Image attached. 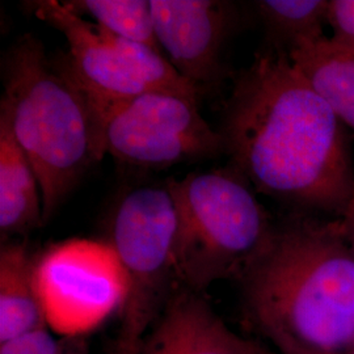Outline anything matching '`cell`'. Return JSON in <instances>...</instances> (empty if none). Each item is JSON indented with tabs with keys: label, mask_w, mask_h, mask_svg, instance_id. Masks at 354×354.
Instances as JSON below:
<instances>
[{
	"label": "cell",
	"mask_w": 354,
	"mask_h": 354,
	"mask_svg": "<svg viewBox=\"0 0 354 354\" xmlns=\"http://www.w3.org/2000/svg\"><path fill=\"white\" fill-rule=\"evenodd\" d=\"M64 3L114 36L162 51L155 35L151 0H70Z\"/></svg>",
	"instance_id": "15"
},
{
	"label": "cell",
	"mask_w": 354,
	"mask_h": 354,
	"mask_svg": "<svg viewBox=\"0 0 354 354\" xmlns=\"http://www.w3.org/2000/svg\"><path fill=\"white\" fill-rule=\"evenodd\" d=\"M292 66L354 130V53L330 37L304 42L289 53Z\"/></svg>",
	"instance_id": "13"
},
{
	"label": "cell",
	"mask_w": 354,
	"mask_h": 354,
	"mask_svg": "<svg viewBox=\"0 0 354 354\" xmlns=\"http://www.w3.org/2000/svg\"><path fill=\"white\" fill-rule=\"evenodd\" d=\"M105 152L137 167L165 168L225 152L198 109V97L152 91L99 113Z\"/></svg>",
	"instance_id": "8"
},
{
	"label": "cell",
	"mask_w": 354,
	"mask_h": 354,
	"mask_svg": "<svg viewBox=\"0 0 354 354\" xmlns=\"http://www.w3.org/2000/svg\"><path fill=\"white\" fill-rule=\"evenodd\" d=\"M232 169L266 196L342 214L354 174L342 121L291 64L266 48L239 76L221 130Z\"/></svg>",
	"instance_id": "1"
},
{
	"label": "cell",
	"mask_w": 354,
	"mask_h": 354,
	"mask_svg": "<svg viewBox=\"0 0 354 354\" xmlns=\"http://www.w3.org/2000/svg\"><path fill=\"white\" fill-rule=\"evenodd\" d=\"M248 317L281 354L354 348V254L340 219L292 218L241 277Z\"/></svg>",
	"instance_id": "2"
},
{
	"label": "cell",
	"mask_w": 354,
	"mask_h": 354,
	"mask_svg": "<svg viewBox=\"0 0 354 354\" xmlns=\"http://www.w3.org/2000/svg\"><path fill=\"white\" fill-rule=\"evenodd\" d=\"M38 19L64 35L70 74L88 95L97 117L102 109L152 91L200 97L201 91L184 79L162 51L114 36L73 11L64 1L32 3Z\"/></svg>",
	"instance_id": "6"
},
{
	"label": "cell",
	"mask_w": 354,
	"mask_h": 354,
	"mask_svg": "<svg viewBox=\"0 0 354 354\" xmlns=\"http://www.w3.org/2000/svg\"><path fill=\"white\" fill-rule=\"evenodd\" d=\"M0 354H68V352L53 337L49 329H41L24 337L0 344Z\"/></svg>",
	"instance_id": "17"
},
{
	"label": "cell",
	"mask_w": 354,
	"mask_h": 354,
	"mask_svg": "<svg viewBox=\"0 0 354 354\" xmlns=\"http://www.w3.org/2000/svg\"><path fill=\"white\" fill-rule=\"evenodd\" d=\"M46 327L64 337L99 328L127 301L124 266L108 241L74 238L49 245L35 261Z\"/></svg>",
	"instance_id": "7"
},
{
	"label": "cell",
	"mask_w": 354,
	"mask_h": 354,
	"mask_svg": "<svg viewBox=\"0 0 354 354\" xmlns=\"http://www.w3.org/2000/svg\"><path fill=\"white\" fill-rule=\"evenodd\" d=\"M340 222H342L345 239L348 241V244H349V247H351V250H352L354 254V192L349 203L345 207V210L342 212Z\"/></svg>",
	"instance_id": "18"
},
{
	"label": "cell",
	"mask_w": 354,
	"mask_h": 354,
	"mask_svg": "<svg viewBox=\"0 0 354 354\" xmlns=\"http://www.w3.org/2000/svg\"><path fill=\"white\" fill-rule=\"evenodd\" d=\"M177 210L181 285L203 292L221 279H241L270 241L274 226L248 181L232 168L167 181Z\"/></svg>",
	"instance_id": "4"
},
{
	"label": "cell",
	"mask_w": 354,
	"mask_h": 354,
	"mask_svg": "<svg viewBox=\"0 0 354 354\" xmlns=\"http://www.w3.org/2000/svg\"><path fill=\"white\" fill-rule=\"evenodd\" d=\"M160 50L177 73L203 92L223 74L221 54L234 26V7L218 0H151Z\"/></svg>",
	"instance_id": "9"
},
{
	"label": "cell",
	"mask_w": 354,
	"mask_h": 354,
	"mask_svg": "<svg viewBox=\"0 0 354 354\" xmlns=\"http://www.w3.org/2000/svg\"><path fill=\"white\" fill-rule=\"evenodd\" d=\"M140 354H272L234 332L203 292L181 286L145 342Z\"/></svg>",
	"instance_id": "10"
},
{
	"label": "cell",
	"mask_w": 354,
	"mask_h": 354,
	"mask_svg": "<svg viewBox=\"0 0 354 354\" xmlns=\"http://www.w3.org/2000/svg\"><path fill=\"white\" fill-rule=\"evenodd\" d=\"M3 83L0 117L35 168L46 223L106 153L100 120L64 58L51 61L33 35L6 53Z\"/></svg>",
	"instance_id": "3"
},
{
	"label": "cell",
	"mask_w": 354,
	"mask_h": 354,
	"mask_svg": "<svg viewBox=\"0 0 354 354\" xmlns=\"http://www.w3.org/2000/svg\"><path fill=\"white\" fill-rule=\"evenodd\" d=\"M42 194L35 168L0 117V231L3 239L44 223Z\"/></svg>",
	"instance_id": "12"
},
{
	"label": "cell",
	"mask_w": 354,
	"mask_h": 354,
	"mask_svg": "<svg viewBox=\"0 0 354 354\" xmlns=\"http://www.w3.org/2000/svg\"><path fill=\"white\" fill-rule=\"evenodd\" d=\"M177 210L168 184L127 192L115 203L108 239L127 272L115 354H140L183 285L176 259Z\"/></svg>",
	"instance_id": "5"
},
{
	"label": "cell",
	"mask_w": 354,
	"mask_h": 354,
	"mask_svg": "<svg viewBox=\"0 0 354 354\" xmlns=\"http://www.w3.org/2000/svg\"><path fill=\"white\" fill-rule=\"evenodd\" d=\"M348 354H354V348L353 349H352V351H351V352H349V353Z\"/></svg>",
	"instance_id": "19"
},
{
	"label": "cell",
	"mask_w": 354,
	"mask_h": 354,
	"mask_svg": "<svg viewBox=\"0 0 354 354\" xmlns=\"http://www.w3.org/2000/svg\"><path fill=\"white\" fill-rule=\"evenodd\" d=\"M327 23L333 30L330 38L354 53V0H330Z\"/></svg>",
	"instance_id": "16"
},
{
	"label": "cell",
	"mask_w": 354,
	"mask_h": 354,
	"mask_svg": "<svg viewBox=\"0 0 354 354\" xmlns=\"http://www.w3.org/2000/svg\"><path fill=\"white\" fill-rule=\"evenodd\" d=\"M35 261L26 243L0 251V344L48 329L35 283Z\"/></svg>",
	"instance_id": "11"
},
{
	"label": "cell",
	"mask_w": 354,
	"mask_h": 354,
	"mask_svg": "<svg viewBox=\"0 0 354 354\" xmlns=\"http://www.w3.org/2000/svg\"><path fill=\"white\" fill-rule=\"evenodd\" d=\"M328 4L327 0L256 1V10L266 26L268 48L289 55L304 42L324 37Z\"/></svg>",
	"instance_id": "14"
}]
</instances>
